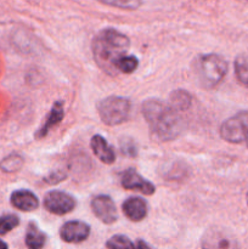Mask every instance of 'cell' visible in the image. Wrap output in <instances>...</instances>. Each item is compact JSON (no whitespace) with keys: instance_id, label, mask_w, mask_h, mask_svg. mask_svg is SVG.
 I'll return each instance as SVG.
<instances>
[{"instance_id":"cell-16","label":"cell","mask_w":248,"mask_h":249,"mask_svg":"<svg viewBox=\"0 0 248 249\" xmlns=\"http://www.w3.org/2000/svg\"><path fill=\"white\" fill-rule=\"evenodd\" d=\"M139 60L134 55H124L117 61L116 71L117 72L124 73V74H130L138 68Z\"/></svg>"},{"instance_id":"cell-13","label":"cell","mask_w":248,"mask_h":249,"mask_svg":"<svg viewBox=\"0 0 248 249\" xmlns=\"http://www.w3.org/2000/svg\"><path fill=\"white\" fill-rule=\"evenodd\" d=\"M123 212L131 221H140L147 215V203L140 197H130L123 203Z\"/></svg>"},{"instance_id":"cell-21","label":"cell","mask_w":248,"mask_h":249,"mask_svg":"<svg viewBox=\"0 0 248 249\" xmlns=\"http://www.w3.org/2000/svg\"><path fill=\"white\" fill-rule=\"evenodd\" d=\"M107 248L113 249H125V248H135L136 245H134L128 237L123 235H117L109 238L106 243Z\"/></svg>"},{"instance_id":"cell-20","label":"cell","mask_w":248,"mask_h":249,"mask_svg":"<svg viewBox=\"0 0 248 249\" xmlns=\"http://www.w3.org/2000/svg\"><path fill=\"white\" fill-rule=\"evenodd\" d=\"M99 1L108 5V6L119 7V9L124 10H136L141 5V0H99Z\"/></svg>"},{"instance_id":"cell-12","label":"cell","mask_w":248,"mask_h":249,"mask_svg":"<svg viewBox=\"0 0 248 249\" xmlns=\"http://www.w3.org/2000/svg\"><path fill=\"white\" fill-rule=\"evenodd\" d=\"M63 117H65V109H63L62 101H56L55 104H53V108H51L46 121L44 122V124L40 126V129L35 133V138L36 139L45 138V136L49 134V131H50L53 126L58 125V124L62 122Z\"/></svg>"},{"instance_id":"cell-11","label":"cell","mask_w":248,"mask_h":249,"mask_svg":"<svg viewBox=\"0 0 248 249\" xmlns=\"http://www.w3.org/2000/svg\"><path fill=\"white\" fill-rule=\"evenodd\" d=\"M91 150L94 152V155L101 160L105 164H112L116 160V155H114L113 148L111 147L107 140L105 138H102L101 135H94L91 138Z\"/></svg>"},{"instance_id":"cell-15","label":"cell","mask_w":248,"mask_h":249,"mask_svg":"<svg viewBox=\"0 0 248 249\" xmlns=\"http://www.w3.org/2000/svg\"><path fill=\"white\" fill-rule=\"evenodd\" d=\"M192 97L185 90H175L170 94L169 97V105L177 112L186 111L190 106H191Z\"/></svg>"},{"instance_id":"cell-8","label":"cell","mask_w":248,"mask_h":249,"mask_svg":"<svg viewBox=\"0 0 248 249\" xmlns=\"http://www.w3.org/2000/svg\"><path fill=\"white\" fill-rule=\"evenodd\" d=\"M90 235V226L83 221H67L61 228L60 236L67 243H79L87 240Z\"/></svg>"},{"instance_id":"cell-1","label":"cell","mask_w":248,"mask_h":249,"mask_svg":"<svg viewBox=\"0 0 248 249\" xmlns=\"http://www.w3.org/2000/svg\"><path fill=\"white\" fill-rule=\"evenodd\" d=\"M142 114L150 126L151 133L160 141L177 139L182 131V121L179 112L165 102L157 99L146 100L142 104Z\"/></svg>"},{"instance_id":"cell-4","label":"cell","mask_w":248,"mask_h":249,"mask_svg":"<svg viewBox=\"0 0 248 249\" xmlns=\"http://www.w3.org/2000/svg\"><path fill=\"white\" fill-rule=\"evenodd\" d=\"M99 114L101 121L107 125H119L128 119L131 104L126 97L108 96L99 104Z\"/></svg>"},{"instance_id":"cell-9","label":"cell","mask_w":248,"mask_h":249,"mask_svg":"<svg viewBox=\"0 0 248 249\" xmlns=\"http://www.w3.org/2000/svg\"><path fill=\"white\" fill-rule=\"evenodd\" d=\"M122 186L126 190H135V191L147 195V196L155 194L156 190L155 185L152 182L141 177L134 169H128L123 173V175H122Z\"/></svg>"},{"instance_id":"cell-6","label":"cell","mask_w":248,"mask_h":249,"mask_svg":"<svg viewBox=\"0 0 248 249\" xmlns=\"http://www.w3.org/2000/svg\"><path fill=\"white\" fill-rule=\"evenodd\" d=\"M44 207L50 213L63 215L74 209L75 199L63 191H50L44 198Z\"/></svg>"},{"instance_id":"cell-5","label":"cell","mask_w":248,"mask_h":249,"mask_svg":"<svg viewBox=\"0 0 248 249\" xmlns=\"http://www.w3.org/2000/svg\"><path fill=\"white\" fill-rule=\"evenodd\" d=\"M220 136L231 143L246 142L248 147V111L238 112L220 126Z\"/></svg>"},{"instance_id":"cell-10","label":"cell","mask_w":248,"mask_h":249,"mask_svg":"<svg viewBox=\"0 0 248 249\" xmlns=\"http://www.w3.org/2000/svg\"><path fill=\"white\" fill-rule=\"evenodd\" d=\"M11 204L22 212H32L38 208V197L29 190H17L11 195Z\"/></svg>"},{"instance_id":"cell-23","label":"cell","mask_w":248,"mask_h":249,"mask_svg":"<svg viewBox=\"0 0 248 249\" xmlns=\"http://www.w3.org/2000/svg\"><path fill=\"white\" fill-rule=\"evenodd\" d=\"M5 248H7V245L5 242H2L1 240H0V249H5Z\"/></svg>"},{"instance_id":"cell-17","label":"cell","mask_w":248,"mask_h":249,"mask_svg":"<svg viewBox=\"0 0 248 249\" xmlns=\"http://www.w3.org/2000/svg\"><path fill=\"white\" fill-rule=\"evenodd\" d=\"M235 74L238 82L248 87V55H240L236 57Z\"/></svg>"},{"instance_id":"cell-3","label":"cell","mask_w":248,"mask_h":249,"mask_svg":"<svg viewBox=\"0 0 248 249\" xmlns=\"http://www.w3.org/2000/svg\"><path fill=\"white\" fill-rule=\"evenodd\" d=\"M229 65L225 58L216 53L201 55L195 62V73L202 87L211 89L225 78Z\"/></svg>"},{"instance_id":"cell-18","label":"cell","mask_w":248,"mask_h":249,"mask_svg":"<svg viewBox=\"0 0 248 249\" xmlns=\"http://www.w3.org/2000/svg\"><path fill=\"white\" fill-rule=\"evenodd\" d=\"M22 165H23V158L17 153H12L0 162V169L4 173H15L21 169Z\"/></svg>"},{"instance_id":"cell-24","label":"cell","mask_w":248,"mask_h":249,"mask_svg":"<svg viewBox=\"0 0 248 249\" xmlns=\"http://www.w3.org/2000/svg\"><path fill=\"white\" fill-rule=\"evenodd\" d=\"M247 204H248V195H247Z\"/></svg>"},{"instance_id":"cell-22","label":"cell","mask_w":248,"mask_h":249,"mask_svg":"<svg viewBox=\"0 0 248 249\" xmlns=\"http://www.w3.org/2000/svg\"><path fill=\"white\" fill-rule=\"evenodd\" d=\"M121 150L124 155L130 156V157H134L136 156V147L134 145V142L129 139H124V140L121 141Z\"/></svg>"},{"instance_id":"cell-7","label":"cell","mask_w":248,"mask_h":249,"mask_svg":"<svg viewBox=\"0 0 248 249\" xmlns=\"http://www.w3.org/2000/svg\"><path fill=\"white\" fill-rule=\"evenodd\" d=\"M91 209L95 215L105 224H112L117 220L118 214L117 208L112 198L106 195L96 196L91 201Z\"/></svg>"},{"instance_id":"cell-2","label":"cell","mask_w":248,"mask_h":249,"mask_svg":"<svg viewBox=\"0 0 248 249\" xmlns=\"http://www.w3.org/2000/svg\"><path fill=\"white\" fill-rule=\"evenodd\" d=\"M130 40L125 34L113 28L102 29L92 40V53L97 65L107 73H117L116 63L126 55Z\"/></svg>"},{"instance_id":"cell-19","label":"cell","mask_w":248,"mask_h":249,"mask_svg":"<svg viewBox=\"0 0 248 249\" xmlns=\"http://www.w3.org/2000/svg\"><path fill=\"white\" fill-rule=\"evenodd\" d=\"M18 216L14 215V214L0 216V235H6L7 232L14 230L16 226H18Z\"/></svg>"},{"instance_id":"cell-14","label":"cell","mask_w":248,"mask_h":249,"mask_svg":"<svg viewBox=\"0 0 248 249\" xmlns=\"http://www.w3.org/2000/svg\"><path fill=\"white\" fill-rule=\"evenodd\" d=\"M46 236L43 231L36 226V224L31 223L28 225L26 233V245L28 248L39 249L45 245Z\"/></svg>"}]
</instances>
